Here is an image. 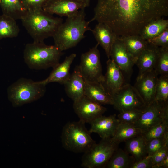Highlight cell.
<instances>
[{"mask_svg": "<svg viewBox=\"0 0 168 168\" xmlns=\"http://www.w3.org/2000/svg\"><path fill=\"white\" fill-rule=\"evenodd\" d=\"M0 6L3 14L16 20H21L27 12L20 0H0Z\"/></svg>", "mask_w": 168, "mask_h": 168, "instance_id": "cell-25", "label": "cell"}, {"mask_svg": "<svg viewBox=\"0 0 168 168\" xmlns=\"http://www.w3.org/2000/svg\"><path fill=\"white\" fill-rule=\"evenodd\" d=\"M125 142L126 151L131 155L134 162L139 161L148 155L146 142L142 134Z\"/></svg>", "mask_w": 168, "mask_h": 168, "instance_id": "cell-22", "label": "cell"}, {"mask_svg": "<svg viewBox=\"0 0 168 168\" xmlns=\"http://www.w3.org/2000/svg\"><path fill=\"white\" fill-rule=\"evenodd\" d=\"M106 71L101 83L111 96L115 94L126 83L119 68L111 59L106 62Z\"/></svg>", "mask_w": 168, "mask_h": 168, "instance_id": "cell-14", "label": "cell"}, {"mask_svg": "<svg viewBox=\"0 0 168 168\" xmlns=\"http://www.w3.org/2000/svg\"><path fill=\"white\" fill-rule=\"evenodd\" d=\"M76 56V54L72 53L66 56L63 62L53 68L49 76L45 79L40 81L41 82L45 85L53 82L64 84L70 76L71 66Z\"/></svg>", "mask_w": 168, "mask_h": 168, "instance_id": "cell-19", "label": "cell"}, {"mask_svg": "<svg viewBox=\"0 0 168 168\" xmlns=\"http://www.w3.org/2000/svg\"><path fill=\"white\" fill-rule=\"evenodd\" d=\"M168 119V104L154 100L147 106L134 124L142 132Z\"/></svg>", "mask_w": 168, "mask_h": 168, "instance_id": "cell-10", "label": "cell"}, {"mask_svg": "<svg viewBox=\"0 0 168 168\" xmlns=\"http://www.w3.org/2000/svg\"><path fill=\"white\" fill-rule=\"evenodd\" d=\"M158 75L154 69L138 76L134 87L147 106L154 100Z\"/></svg>", "mask_w": 168, "mask_h": 168, "instance_id": "cell-12", "label": "cell"}, {"mask_svg": "<svg viewBox=\"0 0 168 168\" xmlns=\"http://www.w3.org/2000/svg\"><path fill=\"white\" fill-rule=\"evenodd\" d=\"M168 168V155L160 162L154 165L152 168Z\"/></svg>", "mask_w": 168, "mask_h": 168, "instance_id": "cell-38", "label": "cell"}, {"mask_svg": "<svg viewBox=\"0 0 168 168\" xmlns=\"http://www.w3.org/2000/svg\"><path fill=\"white\" fill-rule=\"evenodd\" d=\"M85 124L79 120L68 122L64 126L61 142L66 149L76 153H84L96 143Z\"/></svg>", "mask_w": 168, "mask_h": 168, "instance_id": "cell-5", "label": "cell"}, {"mask_svg": "<svg viewBox=\"0 0 168 168\" xmlns=\"http://www.w3.org/2000/svg\"><path fill=\"white\" fill-rule=\"evenodd\" d=\"M85 9L67 17L53 36L54 45L61 51L76 46L84 38L86 31H91L90 22L86 20Z\"/></svg>", "mask_w": 168, "mask_h": 168, "instance_id": "cell-2", "label": "cell"}, {"mask_svg": "<svg viewBox=\"0 0 168 168\" xmlns=\"http://www.w3.org/2000/svg\"><path fill=\"white\" fill-rule=\"evenodd\" d=\"M82 3L85 7H88L90 4V0H77Z\"/></svg>", "mask_w": 168, "mask_h": 168, "instance_id": "cell-39", "label": "cell"}, {"mask_svg": "<svg viewBox=\"0 0 168 168\" xmlns=\"http://www.w3.org/2000/svg\"><path fill=\"white\" fill-rule=\"evenodd\" d=\"M22 25L34 41L44 42L53 37L63 22L61 17H54L43 9L27 11L21 20Z\"/></svg>", "mask_w": 168, "mask_h": 168, "instance_id": "cell-3", "label": "cell"}, {"mask_svg": "<svg viewBox=\"0 0 168 168\" xmlns=\"http://www.w3.org/2000/svg\"><path fill=\"white\" fill-rule=\"evenodd\" d=\"M154 100L168 104V75L160 76L158 77Z\"/></svg>", "mask_w": 168, "mask_h": 168, "instance_id": "cell-29", "label": "cell"}, {"mask_svg": "<svg viewBox=\"0 0 168 168\" xmlns=\"http://www.w3.org/2000/svg\"><path fill=\"white\" fill-rule=\"evenodd\" d=\"M119 123L115 114L105 116L101 115L92 121L90 124V133L98 134L101 138L111 137Z\"/></svg>", "mask_w": 168, "mask_h": 168, "instance_id": "cell-16", "label": "cell"}, {"mask_svg": "<svg viewBox=\"0 0 168 168\" xmlns=\"http://www.w3.org/2000/svg\"><path fill=\"white\" fill-rule=\"evenodd\" d=\"M84 95L101 105H112L111 96L105 91L101 83L85 81Z\"/></svg>", "mask_w": 168, "mask_h": 168, "instance_id": "cell-21", "label": "cell"}, {"mask_svg": "<svg viewBox=\"0 0 168 168\" xmlns=\"http://www.w3.org/2000/svg\"><path fill=\"white\" fill-rule=\"evenodd\" d=\"M110 57L123 72L130 74L136 61L128 51L120 37L117 36L110 52Z\"/></svg>", "mask_w": 168, "mask_h": 168, "instance_id": "cell-13", "label": "cell"}, {"mask_svg": "<svg viewBox=\"0 0 168 168\" xmlns=\"http://www.w3.org/2000/svg\"><path fill=\"white\" fill-rule=\"evenodd\" d=\"M154 70L158 75H168V48L160 47Z\"/></svg>", "mask_w": 168, "mask_h": 168, "instance_id": "cell-31", "label": "cell"}, {"mask_svg": "<svg viewBox=\"0 0 168 168\" xmlns=\"http://www.w3.org/2000/svg\"><path fill=\"white\" fill-rule=\"evenodd\" d=\"M168 155V145H167L151 156L153 165L161 161Z\"/></svg>", "mask_w": 168, "mask_h": 168, "instance_id": "cell-37", "label": "cell"}, {"mask_svg": "<svg viewBox=\"0 0 168 168\" xmlns=\"http://www.w3.org/2000/svg\"><path fill=\"white\" fill-rule=\"evenodd\" d=\"M168 15V0H98L89 21L107 25L118 37L139 35L150 22Z\"/></svg>", "mask_w": 168, "mask_h": 168, "instance_id": "cell-1", "label": "cell"}, {"mask_svg": "<svg viewBox=\"0 0 168 168\" xmlns=\"http://www.w3.org/2000/svg\"><path fill=\"white\" fill-rule=\"evenodd\" d=\"M128 52L136 61L148 43L139 35H128L120 37Z\"/></svg>", "mask_w": 168, "mask_h": 168, "instance_id": "cell-24", "label": "cell"}, {"mask_svg": "<svg viewBox=\"0 0 168 168\" xmlns=\"http://www.w3.org/2000/svg\"><path fill=\"white\" fill-rule=\"evenodd\" d=\"M147 41L148 43L156 46L168 48V28L158 35Z\"/></svg>", "mask_w": 168, "mask_h": 168, "instance_id": "cell-34", "label": "cell"}, {"mask_svg": "<svg viewBox=\"0 0 168 168\" xmlns=\"http://www.w3.org/2000/svg\"><path fill=\"white\" fill-rule=\"evenodd\" d=\"M99 45L97 43L81 55L80 63L77 67L85 82L101 83L103 81L104 76L98 48Z\"/></svg>", "mask_w": 168, "mask_h": 168, "instance_id": "cell-8", "label": "cell"}, {"mask_svg": "<svg viewBox=\"0 0 168 168\" xmlns=\"http://www.w3.org/2000/svg\"><path fill=\"white\" fill-rule=\"evenodd\" d=\"M16 20L4 14L0 15V40L18 35L20 30Z\"/></svg>", "mask_w": 168, "mask_h": 168, "instance_id": "cell-28", "label": "cell"}, {"mask_svg": "<svg viewBox=\"0 0 168 168\" xmlns=\"http://www.w3.org/2000/svg\"><path fill=\"white\" fill-rule=\"evenodd\" d=\"M73 108L79 120L85 124L90 123L96 118L102 115L107 110L102 105L84 95L73 101Z\"/></svg>", "mask_w": 168, "mask_h": 168, "instance_id": "cell-11", "label": "cell"}, {"mask_svg": "<svg viewBox=\"0 0 168 168\" xmlns=\"http://www.w3.org/2000/svg\"><path fill=\"white\" fill-rule=\"evenodd\" d=\"M85 81L77 66L64 84L68 96L74 101L84 95Z\"/></svg>", "mask_w": 168, "mask_h": 168, "instance_id": "cell-20", "label": "cell"}, {"mask_svg": "<svg viewBox=\"0 0 168 168\" xmlns=\"http://www.w3.org/2000/svg\"><path fill=\"white\" fill-rule=\"evenodd\" d=\"M168 28V20L160 18L148 23L143 28L139 35L147 40L158 35Z\"/></svg>", "mask_w": 168, "mask_h": 168, "instance_id": "cell-26", "label": "cell"}, {"mask_svg": "<svg viewBox=\"0 0 168 168\" xmlns=\"http://www.w3.org/2000/svg\"><path fill=\"white\" fill-rule=\"evenodd\" d=\"M85 8L77 0H48L43 9L52 15L67 17Z\"/></svg>", "mask_w": 168, "mask_h": 168, "instance_id": "cell-15", "label": "cell"}, {"mask_svg": "<svg viewBox=\"0 0 168 168\" xmlns=\"http://www.w3.org/2000/svg\"><path fill=\"white\" fill-rule=\"evenodd\" d=\"M63 54L54 45H47L44 42L27 44L23 52L24 60L31 69L36 70L53 68L59 63Z\"/></svg>", "mask_w": 168, "mask_h": 168, "instance_id": "cell-4", "label": "cell"}, {"mask_svg": "<svg viewBox=\"0 0 168 168\" xmlns=\"http://www.w3.org/2000/svg\"><path fill=\"white\" fill-rule=\"evenodd\" d=\"M99 45L104 50L108 59L113 45L117 36L107 25L98 23L91 31Z\"/></svg>", "mask_w": 168, "mask_h": 168, "instance_id": "cell-17", "label": "cell"}, {"mask_svg": "<svg viewBox=\"0 0 168 168\" xmlns=\"http://www.w3.org/2000/svg\"><path fill=\"white\" fill-rule=\"evenodd\" d=\"M143 111L133 110L119 112L117 115V118L119 122L134 124Z\"/></svg>", "mask_w": 168, "mask_h": 168, "instance_id": "cell-33", "label": "cell"}, {"mask_svg": "<svg viewBox=\"0 0 168 168\" xmlns=\"http://www.w3.org/2000/svg\"><path fill=\"white\" fill-rule=\"evenodd\" d=\"M45 86L40 81L20 78L8 87V99L14 107L31 103L44 96L46 91Z\"/></svg>", "mask_w": 168, "mask_h": 168, "instance_id": "cell-6", "label": "cell"}, {"mask_svg": "<svg viewBox=\"0 0 168 168\" xmlns=\"http://www.w3.org/2000/svg\"><path fill=\"white\" fill-rule=\"evenodd\" d=\"M24 8L27 10L43 9L48 0H20Z\"/></svg>", "mask_w": 168, "mask_h": 168, "instance_id": "cell-35", "label": "cell"}, {"mask_svg": "<svg viewBox=\"0 0 168 168\" xmlns=\"http://www.w3.org/2000/svg\"><path fill=\"white\" fill-rule=\"evenodd\" d=\"M168 133V119L143 133L142 135L146 142L158 138Z\"/></svg>", "mask_w": 168, "mask_h": 168, "instance_id": "cell-30", "label": "cell"}, {"mask_svg": "<svg viewBox=\"0 0 168 168\" xmlns=\"http://www.w3.org/2000/svg\"><path fill=\"white\" fill-rule=\"evenodd\" d=\"M160 52V47L148 43L138 58L135 63L139 70L138 76L154 69Z\"/></svg>", "mask_w": 168, "mask_h": 168, "instance_id": "cell-18", "label": "cell"}, {"mask_svg": "<svg viewBox=\"0 0 168 168\" xmlns=\"http://www.w3.org/2000/svg\"><path fill=\"white\" fill-rule=\"evenodd\" d=\"M142 134L134 124L119 122L111 137L118 144Z\"/></svg>", "mask_w": 168, "mask_h": 168, "instance_id": "cell-23", "label": "cell"}, {"mask_svg": "<svg viewBox=\"0 0 168 168\" xmlns=\"http://www.w3.org/2000/svg\"><path fill=\"white\" fill-rule=\"evenodd\" d=\"M119 144L111 137L101 138L98 143H95L83 153L81 166L86 168H105L115 151Z\"/></svg>", "mask_w": 168, "mask_h": 168, "instance_id": "cell-7", "label": "cell"}, {"mask_svg": "<svg viewBox=\"0 0 168 168\" xmlns=\"http://www.w3.org/2000/svg\"><path fill=\"white\" fill-rule=\"evenodd\" d=\"M134 162L133 158L126 151L118 148L106 164V168H130Z\"/></svg>", "mask_w": 168, "mask_h": 168, "instance_id": "cell-27", "label": "cell"}, {"mask_svg": "<svg viewBox=\"0 0 168 168\" xmlns=\"http://www.w3.org/2000/svg\"><path fill=\"white\" fill-rule=\"evenodd\" d=\"M167 145H168V133L160 137L147 141L146 147L148 155H152Z\"/></svg>", "mask_w": 168, "mask_h": 168, "instance_id": "cell-32", "label": "cell"}, {"mask_svg": "<svg viewBox=\"0 0 168 168\" xmlns=\"http://www.w3.org/2000/svg\"><path fill=\"white\" fill-rule=\"evenodd\" d=\"M112 105L119 112L129 110L143 111L147 107L135 87L126 83L112 96Z\"/></svg>", "mask_w": 168, "mask_h": 168, "instance_id": "cell-9", "label": "cell"}, {"mask_svg": "<svg viewBox=\"0 0 168 168\" xmlns=\"http://www.w3.org/2000/svg\"><path fill=\"white\" fill-rule=\"evenodd\" d=\"M153 166L151 156L147 155L139 161L134 162L130 168H152Z\"/></svg>", "mask_w": 168, "mask_h": 168, "instance_id": "cell-36", "label": "cell"}]
</instances>
